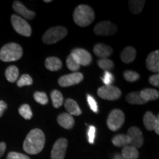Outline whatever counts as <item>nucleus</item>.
<instances>
[{"label":"nucleus","mask_w":159,"mask_h":159,"mask_svg":"<svg viewBox=\"0 0 159 159\" xmlns=\"http://www.w3.org/2000/svg\"><path fill=\"white\" fill-rule=\"evenodd\" d=\"M126 100L128 103L131 105H143L147 103L142 98L139 91H134V92L129 93L126 96Z\"/></svg>","instance_id":"nucleus-23"},{"label":"nucleus","mask_w":159,"mask_h":159,"mask_svg":"<svg viewBox=\"0 0 159 159\" xmlns=\"http://www.w3.org/2000/svg\"><path fill=\"white\" fill-rule=\"evenodd\" d=\"M23 55V50L19 44L9 43L3 46L0 50V60L3 62L18 61Z\"/></svg>","instance_id":"nucleus-3"},{"label":"nucleus","mask_w":159,"mask_h":159,"mask_svg":"<svg viewBox=\"0 0 159 159\" xmlns=\"http://www.w3.org/2000/svg\"><path fill=\"white\" fill-rule=\"evenodd\" d=\"M97 64H98L99 68L104 69L105 71H109L114 67V62L108 58L99 59L97 61Z\"/></svg>","instance_id":"nucleus-29"},{"label":"nucleus","mask_w":159,"mask_h":159,"mask_svg":"<svg viewBox=\"0 0 159 159\" xmlns=\"http://www.w3.org/2000/svg\"><path fill=\"white\" fill-rule=\"evenodd\" d=\"M66 66L69 70L74 71H77L80 67V65L77 62V61L75 59V57L72 55L70 54L66 58Z\"/></svg>","instance_id":"nucleus-28"},{"label":"nucleus","mask_w":159,"mask_h":159,"mask_svg":"<svg viewBox=\"0 0 159 159\" xmlns=\"http://www.w3.org/2000/svg\"><path fill=\"white\" fill-rule=\"evenodd\" d=\"M7 108V105L5 102L2 100H0V117L2 116L5 111Z\"/></svg>","instance_id":"nucleus-39"},{"label":"nucleus","mask_w":159,"mask_h":159,"mask_svg":"<svg viewBox=\"0 0 159 159\" xmlns=\"http://www.w3.org/2000/svg\"><path fill=\"white\" fill-rule=\"evenodd\" d=\"M51 99L52 102L53 107L55 108H58L63 103V97L62 94L57 90H54L51 93Z\"/></svg>","instance_id":"nucleus-27"},{"label":"nucleus","mask_w":159,"mask_h":159,"mask_svg":"<svg viewBox=\"0 0 159 159\" xmlns=\"http://www.w3.org/2000/svg\"><path fill=\"white\" fill-rule=\"evenodd\" d=\"M62 61L58 57H49L45 61V66L48 70L55 71L62 68Z\"/></svg>","instance_id":"nucleus-19"},{"label":"nucleus","mask_w":159,"mask_h":159,"mask_svg":"<svg viewBox=\"0 0 159 159\" xmlns=\"http://www.w3.org/2000/svg\"><path fill=\"white\" fill-rule=\"evenodd\" d=\"M6 150V144L5 142L0 143V158L3 156Z\"/></svg>","instance_id":"nucleus-40"},{"label":"nucleus","mask_w":159,"mask_h":159,"mask_svg":"<svg viewBox=\"0 0 159 159\" xmlns=\"http://www.w3.org/2000/svg\"><path fill=\"white\" fill-rule=\"evenodd\" d=\"M125 122V114L119 109H114L109 114L107 119V125L112 131L118 130Z\"/></svg>","instance_id":"nucleus-6"},{"label":"nucleus","mask_w":159,"mask_h":159,"mask_svg":"<svg viewBox=\"0 0 159 159\" xmlns=\"http://www.w3.org/2000/svg\"><path fill=\"white\" fill-rule=\"evenodd\" d=\"M33 80L29 75L25 74L21 75L19 80L17 81V85L19 87H23L25 85H30L33 84Z\"/></svg>","instance_id":"nucleus-31"},{"label":"nucleus","mask_w":159,"mask_h":159,"mask_svg":"<svg viewBox=\"0 0 159 159\" xmlns=\"http://www.w3.org/2000/svg\"><path fill=\"white\" fill-rule=\"evenodd\" d=\"M121 155L127 159H137L139 156L138 149L130 145H127L124 147Z\"/></svg>","instance_id":"nucleus-22"},{"label":"nucleus","mask_w":159,"mask_h":159,"mask_svg":"<svg viewBox=\"0 0 159 159\" xmlns=\"http://www.w3.org/2000/svg\"><path fill=\"white\" fill-rule=\"evenodd\" d=\"M68 33L66 28L62 26L53 27L47 30L42 37L43 42L46 44H54L62 40Z\"/></svg>","instance_id":"nucleus-4"},{"label":"nucleus","mask_w":159,"mask_h":159,"mask_svg":"<svg viewBox=\"0 0 159 159\" xmlns=\"http://www.w3.org/2000/svg\"><path fill=\"white\" fill-rule=\"evenodd\" d=\"M144 127L148 130H153L155 124L156 122V116L150 111H147L143 118Z\"/></svg>","instance_id":"nucleus-21"},{"label":"nucleus","mask_w":159,"mask_h":159,"mask_svg":"<svg viewBox=\"0 0 159 159\" xmlns=\"http://www.w3.org/2000/svg\"><path fill=\"white\" fill-rule=\"evenodd\" d=\"M11 24L13 29L17 33L23 36L29 37L32 34V29L29 23L21 16L17 15H12Z\"/></svg>","instance_id":"nucleus-5"},{"label":"nucleus","mask_w":159,"mask_h":159,"mask_svg":"<svg viewBox=\"0 0 159 159\" xmlns=\"http://www.w3.org/2000/svg\"><path fill=\"white\" fill-rule=\"evenodd\" d=\"M65 108L67 111V113L71 116H79L82 114L81 109L80 108L79 105H77L76 101L72 99H67L64 102Z\"/></svg>","instance_id":"nucleus-17"},{"label":"nucleus","mask_w":159,"mask_h":159,"mask_svg":"<svg viewBox=\"0 0 159 159\" xmlns=\"http://www.w3.org/2000/svg\"><path fill=\"white\" fill-rule=\"evenodd\" d=\"M128 136L130 139V145L134 147L136 149L142 148L144 144V138H143L142 132L137 127H131L129 128Z\"/></svg>","instance_id":"nucleus-10"},{"label":"nucleus","mask_w":159,"mask_h":159,"mask_svg":"<svg viewBox=\"0 0 159 159\" xmlns=\"http://www.w3.org/2000/svg\"><path fill=\"white\" fill-rule=\"evenodd\" d=\"M87 102H88V104L91 111H94V113H98V105H97V101L95 100L94 97L91 95L87 94Z\"/></svg>","instance_id":"nucleus-35"},{"label":"nucleus","mask_w":159,"mask_h":159,"mask_svg":"<svg viewBox=\"0 0 159 159\" xmlns=\"http://www.w3.org/2000/svg\"><path fill=\"white\" fill-rule=\"evenodd\" d=\"M94 31L98 35H112L117 32V27L109 21H102L97 24Z\"/></svg>","instance_id":"nucleus-8"},{"label":"nucleus","mask_w":159,"mask_h":159,"mask_svg":"<svg viewBox=\"0 0 159 159\" xmlns=\"http://www.w3.org/2000/svg\"><path fill=\"white\" fill-rule=\"evenodd\" d=\"M68 142L64 138H61L55 142L51 152L52 159H64Z\"/></svg>","instance_id":"nucleus-9"},{"label":"nucleus","mask_w":159,"mask_h":159,"mask_svg":"<svg viewBox=\"0 0 159 159\" xmlns=\"http://www.w3.org/2000/svg\"><path fill=\"white\" fill-rule=\"evenodd\" d=\"M71 54L75 57L77 62L80 66H89L92 61V57L91 55L89 52L88 51L85 50L84 49L81 48H76L74 49Z\"/></svg>","instance_id":"nucleus-12"},{"label":"nucleus","mask_w":159,"mask_h":159,"mask_svg":"<svg viewBox=\"0 0 159 159\" xmlns=\"http://www.w3.org/2000/svg\"><path fill=\"white\" fill-rule=\"evenodd\" d=\"M149 82L151 85H152L153 86L158 87L159 86V75L158 74H156L152 75L149 78Z\"/></svg>","instance_id":"nucleus-38"},{"label":"nucleus","mask_w":159,"mask_h":159,"mask_svg":"<svg viewBox=\"0 0 159 159\" xmlns=\"http://www.w3.org/2000/svg\"><path fill=\"white\" fill-rule=\"evenodd\" d=\"M13 8L15 12H16L18 14L21 15V16L25 18L26 19L31 20L34 19L35 16V13L33 11H29L27 9L23 4L20 2L19 1H15L13 4Z\"/></svg>","instance_id":"nucleus-14"},{"label":"nucleus","mask_w":159,"mask_h":159,"mask_svg":"<svg viewBox=\"0 0 159 159\" xmlns=\"http://www.w3.org/2000/svg\"><path fill=\"white\" fill-rule=\"evenodd\" d=\"M51 0H45L44 2H51Z\"/></svg>","instance_id":"nucleus-43"},{"label":"nucleus","mask_w":159,"mask_h":159,"mask_svg":"<svg viewBox=\"0 0 159 159\" xmlns=\"http://www.w3.org/2000/svg\"><path fill=\"white\" fill-rule=\"evenodd\" d=\"M124 78L128 82L130 83H133V82H136V81L138 80L139 79V75L136 71H126L124 72Z\"/></svg>","instance_id":"nucleus-33"},{"label":"nucleus","mask_w":159,"mask_h":159,"mask_svg":"<svg viewBox=\"0 0 159 159\" xmlns=\"http://www.w3.org/2000/svg\"><path fill=\"white\" fill-rule=\"evenodd\" d=\"M19 113L25 119H30L33 116V112H32L30 107L27 104H24L21 105L19 109Z\"/></svg>","instance_id":"nucleus-30"},{"label":"nucleus","mask_w":159,"mask_h":159,"mask_svg":"<svg viewBox=\"0 0 159 159\" xmlns=\"http://www.w3.org/2000/svg\"><path fill=\"white\" fill-rule=\"evenodd\" d=\"M19 75V69L16 66H10L5 71V77L7 81L11 83H14L16 81Z\"/></svg>","instance_id":"nucleus-24"},{"label":"nucleus","mask_w":159,"mask_h":159,"mask_svg":"<svg viewBox=\"0 0 159 159\" xmlns=\"http://www.w3.org/2000/svg\"><path fill=\"white\" fill-rule=\"evenodd\" d=\"M145 4L144 0H131L129 2V7L134 14H139L142 11Z\"/></svg>","instance_id":"nucleus-26"},{"label":"nucleus","mask_w":159,"mask_h":159,"mask_svg":"<svg viewBox=\"0 0 159 159\" xmlns=\"http://www.w3.org/2000/svg\"><path fill=\"white\" fill-rule=\"evenodd\" d=\"M99 97L106 100H116L122 95L120 89L114 85H103L97 90Z\"/></svg>","instance_id":"nucleus-7"},{"label":"nucleus","mask_w":159,"mask_h":159,"mask_svg":"<svg viewBox=\"0 0 159 159\" xmlns=\"http://www.w3.org/2000/svg\"><path fill=\"white\" fill-rule=\"evenodd\" d=\"M34 99L37 102L41 105H47L49 102L48 97L44 92H40V91L35 92Z\"/></svg>","instance_id":"nucleus-32"},{"label":"nucleus","mask_w":159,"mask_h":159,"mask_svg":"<svg viewBox=\"0 0 159 159\" xmlns=\"http://www.w3.org/2000/svg\"><path fill=\"white\" fill-rule=\"evenodd\" d=\"M83 75L80 72H73L71 74L63 75L58 80V84L61 87H69L77 85L82 82Z\"/></svg>","instance_id":"nucleus-11"},{"label":"nucleus","mask_w":159,"mask_h":159,"mask_svg":"<svg viewBox=\"0 0 159 159\" xmlns=\"http://www.w3.org/2000/svg\"><path fill=\"white\" fill-rule=\"evenodd\" d=\"M146 66L148 70L152 72H158L159 71V52L156 50L150 53L146 59Z\"/></svg>","instance_id":"nucleus-13"},{"label":"nucleus","mask_w":159,"mask_h":159,"mask_svg":"<svg viewBox=\"0 0 159 159\" xmlns=\"http://www.w3.org/2000/svg\"><path fill=\"white\" fill-rule=\"evenodd\" d=\"M87 135H88V140L90 144H94L95 136H96V128L93 125L89 126L88 132H87Z\"/></svg>","instance_id":"nucleus-36"},{"label":"nucleus","mask_w":159,"mask_h":159,"mask_svg":"<svg viewBox=\"0 0 159 159\" xmlns=\"http://www.w3.org/2000/svg\"><path fill=\"white\" fill-rule=\"evenodd\" d=\"M94 52L101 59L108 58L113 53V49L111 47L104 43H97L94 47Z\"/></svg>","instance_id":"nucleus-15"},{"label":"nucleus","mask_w":159,"mask_h":159,"mask_svg":"<svg viewBox=\"0 0 159 159\" xmlns=\"http://www.w3.org/2000/svg\"><path fill=\"white\" fill-rule=\"evenodd\" d=\"M114 159H127L124 156H122L121 154H116L114 157Z\"/></svg>","instance_id":"nucleus-42"},{"label":"nucleus","mask_w":159,"mask_h":159,"mask_svg":"<svg viewBox=\"0 0 159 159\" xmlns=\"http://www.w3.org/2000/svg\"><path fill=\"white\" fill-rule=\"evenodd\" d=\"M136 56V50L133 47H127L121 52L120 57L122 62L130 63L134 61Z\"/></svg>","instance_id":"nucleus-18"},{"label":"nucleus","mask_w":159,"mask_h":159,"mask_svg":"<svg viewBox=\"0 0 159 159\" xmlns=\"http://www.w3.org/2000/svg\"><path fill=\"white\" fill-rule=\"evenodd\" d=\"M139 94H140L142 98L144 99L146 102H149V101L156 100V99H158L159 97L158 91L152 89H143V90L139 91Z\"/></svg>","instance_id":"nucleus-20"},{"label":"nucleus","mask_w":159,"mask_h":159,"mask_svg":"<svg viewBox=\"0 0 159 159\" xmlns=\"http://www.w3.org/2000/svg\"><path fill=\"white\" fill-rule=\"evenodd\" d=\"M102 80L105 85H111L114 81V77L109 71H105Z\"/></svg>","instance_id":"nucleus-34"},{"label":"nucleus","mask_w":159,"mask_h":159,"mask_svg":"<svg viewBox=\"0 0 159 159\" xmlns=\"http://www.w3.org/2000/svg\"><path fill=\"white\" fill-rule=\"evenodd\" d=\"M153 130H155V132L156 133L157 135L159 134V116L156 117V124H155Z\"/></svg>","instance_id":"nucleus-41"},{"label":"nucleus","mask_w":159,"mask_h":159,"mask_svg":"<svg viewBox=\"0 0 159 159\" xmlns=\"http://www.w3.org/2000/svg\"><path fill=\"white\" fill-rule=\"evenodd\" d=\"M95 18L94 12L89 5H80L75 8L73 13V19L76 25L85 27L91 25Z\"/></svg>","instance_id":"nucleus-2"},{"label":"nucleus","mask_w":159,"mask_h":159,"mask_svg":"<svg viewBox=\"0 0 159 159\" xmlns=\"http://www.w3.org/2000/svg\"><path fill=\"white\" fill-rule=\"evenodd\" d=\"M7 159H30V157L26 156L25 154L19 153L16 152H9L7 156Z\"/></svg>","instance_id":"nucleus-37"},{"label":"nucleus","mask_w":159,"mask_h":159,"mask_svg":"<svg viewBox=\"0 0 159 159\" xmlns=\"http://www.w3.org/2000/svg\"><path fill=\"white\" fill-rule=\"evenodd\" d=\"M45 135L41 130L35 128L30 131L23 144V149L27 153L35 155L41 152L44 148Z\"/></svg>","instance_id":"nucleus-1"},{"label":"nucleus","mask_w":159,"mask_h":159,"mask_svg":"<svg viewBox=\"0 0 159 159\" xmlns=\"http://www.w3.org/2000/svg\"><path fill=\"white\" fill-rule=\"evenodd\" d=\"M113 144L116 147H124L130 145V139L128 135L118 134L112 139Z\"/></svg>","instance_id":"nucleus-25"},{"label":"nucleus","mask_w":159,"mask_h":159,"mask_svg":"<svg viewBox=\"0 0 159 159\" xmlns=\"http://www.w3.org/2000/svg\"><path fill=\"white\" fill-rule=\"evenodd\" d=\"M57 123L65 129H71L75 125V119L68 113H63L57 117Z\"/></svg>","instance_id":"nucleus-16"}]
</instances>
